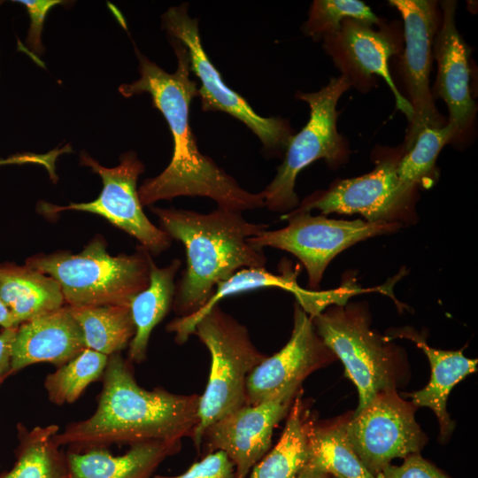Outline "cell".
Masks as SVG:
<instances>
[{
    "mask_svg": "<svg viewBox=\"0 0 478 478\" xmlns=\"http://www.w3.org/2000/svg\"><path fill=\"white\" fill-rule=\"evenodd\" d=\"M14 2L23 4L30 17V27L26 40L27 46L35 54H42L43 47L41 35L46 15L51 8L64 2L59 0H19Z\"/></svg>",
    "mask_w": 478,
    "mask_h": 478,
    "instance_id": "cell-33",
    "label": "cell"
},
{
    "mask_svg": "<svg viewBox=\"0 0 478 478\" xmlns=\"http://www.w3.org/2000/svg\"><path fill=\"white\" fill-rule=\"evenodd\" d=\"M376 478H450L435 465L423 459L419 453L406 458L400 466L389 465Z\"/></svg>",
    "mask_w": 478,
    "mask_h": 478,
    "instance_id": "cell-32",
    "label": "cell"
},
{
    "mask_svg": "<svg viewBox=\"0 0 478 478\" xmlns=\"http://www.w3.org/2000/svg\"><path fill=\"white\" fill-rule=\"evenodd\" d=\"M188 9V4L169 8L162 16V27L169 38L180 41L188 50L190 71L200 81L197 96L202 110L226 112L242 121L268 152L286 150L292 136L287 120L258 115L240 94L226 85L203 48L198 19L191 18Z\"/></svg>",
    "mask_w": 478,
    "mask_h": 478,
    "instance_id": "cell-8",
    "label": "cell"
},
{
    "mask_svg": "<svg viewBox=\"0 0 478 478\" xmlns=\"http://www.w3.org/2000/svg\"><path fill=\"white\" fill-rule=\"evenodd\" d=\"M457 136L449 123L440 127H426L417 136L412 146L398 160L397 173L401 184L410 191L420 184L432 185L436 174V161L445 143Z\"/></svg>",
    "mask_w": 478,
    "mask_h": 478,
    "instance_id": "cell-28",
    "label": "cell"
},
{
    "mask_svg": "<svg viewBox=\"0 0 478 478\" xmlns=\"http://www.w3.org/2000/svg\"><path fill=\"white\" fill-rule=\"evenodd\" d=\"M389 4L400 12L405 26L403 73L413 112L406 138L408 150L424 128L441 127L429 89L436 12L431 1L390 0Z\"/></svg>",
    "mask_w": 478,
    "mask_h": 478,
    "instance_id": "cell-14",
    "label": "cell"
},
{
    "mask_svg": "<svg viewBox=\"0 0 478 478\" xmlns=\"http://www.w3.org/2000/svg\"><path fill=\"white\" fill-rule=\"evenodd\" d=\"M181 448V441H150L131 445L120 456H113L105 448L68 451V478H150Z\"/></svg>",
    "mask_w": 478,
    "mask_h": 478,
    "instance_id": "cell-20",
    "label": "cell"
},
{
    "mask_svg": "<svg viewBox=\"0 0 478 478\" xmlns=\"http://www.w3.org/2000/svg\"><path fill=\"white\" fill-rule=\"evenodd\" d=\"M351 85L349 78L342 75L332 78L317 92L297 94V98L308 104L310 118L301 131L291 136L274 178L262 191L268 210L289 212L298 206L297 177L315 160L322 158L336 166L346 158V147L336 129V104Z\"/></svg>",
    "mask_w": 478,
    "mask_h": 478,
    "instance_id": "cell-7",
    "label": "cell"
},
{
    "mask_svg": "<svg viewBox=\"0 0 478 478\" xmlns=\"http://www.w3.org/2000/svg\"><path fill=\"white\" fill-rule=\"evenodd\" d=\"M68 306L88 349L109 357L127 348L135 334L128 305Z\"/></svg>",
    "mask_w": 478,
    "mask_h": 478,
    "instance_id": "cell-26",
    "label": "cell"
},
{
    "mask_svg": "<svg viewBox=\"0 0 478 478\" xmlns=\"http://www.w3.org/2000/svg\"><path fill=\"white\" fill-rule=\"evenodd\" d=\"M177 68L169 73L135 48L140 78L124 83L119 91L125 97L148 93L152 105L166 119L173 141L169 165L158 175L144 180L137 189L141 204L177 197H205L218 207L242 212L265 206L264 194L251 193L211 158L201 153L190 126L191 101L198 96L197 82L190 79V63L186 47L170 38Z\"/></svg>",
    "mask_w": 478,
    "mask_h": 478,
    "instance_id": "cell-1",
    "label": "cell"
},
{
    "mask_svg": "<svg viewBox=\"0 0 478 478\" xmlns=\"http://www.w3.org/2000/svg\"><path fill=\"white\" fill-rule=\"evenodd\" d=\"M18 327L4 328L0 333V382L11 374L12 345Z\"/></svg>",
    "mask_w": 478,
    "mask_h": 478,
    "instance_id": "cell-34",
    "label": "cell"
},
{
    "mask_svg": "<svg viewBox=\"0 0 478 478\" xmlns=\"http://www.w3.org/2000/svg\"><path fill=\"white\" fill-rule=\"evenodd\" d=\"M181 262L174 258L165 266L150 262V283L130 303L135 334L129 343L128 360L141 363L146 359L150 335L154 328L173 307L175 275Z\"/></svg>",
    "mask_w": 478,
    "mask_h": 478,
    "instance_id": "cell-23",
    "label": "cell"
},
{
    "mask_svg": "<svg viewBox=\"0 0 478 478\" xmlns=\"http://www.w3.org/2000/svg\"><path fill=\"white\" fill-rule=\"evenodd\" d=\"M80 159L81 165L90 167L101 177L103 189L100 195L94 201L67 206L43 204L44 213L55 214L66 210L92 212L135 238L150 255L166 251L172 238L150 221L139 200L136 183L145 167L136 153H123L120 165L110 168L100 165L86 152L81 153Z\"/></svg>",
    "mask_w": 478,
    "mask_h": 478,
    "instance_id": "cell-11",
    "label": "cell"
},
{
    "mask_svg": "<svg viewBox=\"0 0 478 478\" xmlns=\"http://www.w3.org/2000/svg\"><path fill=\"white\" fill-rule=\"evenodd\" d=\"M347 19H353L369 26L377 24L379 18L365 3L357 0H315L309 17L303 26L305 35L315 40L334 35Z\"/></svg>",
    "mask_w": 478,
    "mask_h": 478,
    "instance_id": "cell-30",
    "label": "cell"
},
{
    "mask_svg": "<svg viewBox=\"0 0 478 478\" xmlns=\"http://www.w3.org/2000/svg\"><path fill=\"white\" fill-rule=\"evenodd\" d=\"M417 407L396 389L379 392L345 420L347 439L366 468L375 477L395 458L419 453L427 438L415 420Z\"/></svg>",
    "mask_w": 478,
    "mask_h": 478,
    "instance_id": "cell-10",
    "label": "cell"
},
{
    "mask_svg": "<svg viewBox=\"0 0 478 478\" xmlns=\"http://www.w3.org/2000/svg\"><path fill=\"white\" fill-rule=\"evenodd\" d=\"M85 349L83 332L66 305L18 327L12 345L11 374L40 362L59 367Z\"/></svg>",
    "mask_w": 478,
    "mask_h": 478,
    "instance_id": "cell-17",
    "label": "cell"
},
{
    "mask_svg": "<svg viewBox=\"0 0 478 478\" xmlns=\"http://www.w3.org/2000/svg\"><path fill=\"white\" fill-rule=\"evenodd\" d=\"M296 478H333L331 475L318 471L305 465Z\"/></svg>",
    "mask_w": 478,
    "mask_h": 478,
    "instance_id": "cell-36",
    "label": "cell"
},
{
    "mask_svg": "<svg viewBox=\"0 0 478 478\" xmlns=\"http://www.w3.org/2000/svg\"><path fill=\"white\" fill-rule=\"evenodd\" d=\"M344 423L345 420L321 425L312 422L305 465L333 478H376L366 468L351 446Z\"/></svg>",
    "mask_w": 478,
    "mask_h": 478,
    "instance_id": "cell-25",
    "label": "cell"
},
{
    "mask_svg": "<svg viewBox=\"0 0 478 478\" xmlns=\"http://www.w3.org/2000/svg\"><path fill=\"white\" fill-rule=\"evenodd\" d=\"M281 219L287 220L288 225L265 230L248 238V242L258 249L272 247L293 254L304 265L312 289L319 287L328 265L337 254L360 241L393 232L400 226L397 222L334 220L292 211Z\"/></svg>",
    "mask_w": 478,
    "mask_h": 478,
    "instance_id": "cell-9",
    "label": "cell"
},
{
    "mask_svg": "<svg viewBox=\"0 0 478 478\" xmlns=\"http://www.w3.org/2000/svg\"><path fill=\"white\" fill-rule=\"evenodd\" d=\"M0 298L17 327L65 305L59 283L27 265L0 264Z\"/></svg>",
    "mask_w": 478,
    "mask_h": 478,
    "instance_id": "cell-22",
    "label": "cell"
},
{
    "mask_svg": "<svg viewBox=\"0 0 478 478\" xmlns=\"http://www.w3.org/2000/svg\"><path fill=\"white\" fill-rule=\"evenodd\" d=\"M58 425L23 428L14 467L3 478H68L66 455L54 436Z\"/></svg>",
    "mask_w": 478,
    "mask_h": 478,
    "instance_id": "cell-27",
    "label": "cell"
},
{
    "mask_svg": "<svg viewBox=\"0 0 478 478\" xmlns=\"http://www.w3.org/2000/svg\"><path fill=\"white\" fill-rule=\"evenodd\" d=\"M0 326L4 328H11L17 327L12 318L8 308L4 305L0 298Z\"/></svg>",
    "mask_w": 478,
    "mask_h": 478,
    "instance_id": "cell-35",
    "label": "cell"
},
{
    "mask_svg": "<svg viewBox=\"0 0 478 478\" xmlns=\"http://www.w3.org/2000/svg\"><path fill=\"white\" fill-rule=\"evenodd\" d=\"M311 317L317 335L343 362L356 385L364 408L381 391L394 389L397 354L386 337L370 328L367 311L360 304L334 305Z\"/></svg>",
    "mask_w": 478,
    "mask_h": 478,
    "instance_id": "cell-6",
    "label": "cell"
},
{
    "mask_svg": "<svg viewBox=\"0 0 478 478\" xmlns=\"http://www.w3.org/2000/svg\"><path fill=\"white\" fill-rule=\"evenodd\" d=\"M397 163L398 160H382L368 173L341 180L327 190L308 196L292 212H310L317 209L325 215L358 213L369 222H397L412 194L398 179Z\"/></svg>",
    "mask_w": 478,
    "mask_h": 478,
    "instance_id": "cell-12",
    "label": "cell"
},
{
    "mask_svg": "<svg viewBox=\"0 0 478 478\" xmlns=\"http://www.w3.org/2000/svg\"><path fill=\"white\" fill-rule=\"evenodd\" d=\"M312 422L305 411L299 390L278 443L252 467L249 478H296L308 459V435Z\"/></svg>",
    "mask_w": 478,
    "mask_h": 478,
    "instance_id": "cell-24",
    "label": "cell"
},
{
    "mask_svg": "<svg viewBox=\"0 0 478 478\" xmlns=\"http://www.w3.org/2000/svg\"><path fill=\"white\" fill-rule=\"evenodd\" d=\"M442 7V27L434 40L437 62L436 91L446 103L449 124L459 135L468 127L475 112L469 89V51L455 25L456 2L443 1Z\"/></svg>",
    "mask_w": 478,
    "mask_h": 478,
    "instance_id": "cell-18",
    "label": "cell"
},
{
    "mask_svg": "<svg viewBox=\"0 0 478 478\" xmlns=\"http://www.w3.org/2000/svg\"><path fill=\"white\" fill-rule=\"evenodd\" d=\"M161 229L180 241L186 267L175 285L173 309L178 317L190 316L209 301L216 286L243 268L265 267L263 249L248 242L268 225L246 220L242 212L218 207L209 213L152 207Z\"/></svg>",
    "mask_w": 478,
    "mask_h": 478,
    "instance_id": "cell-3",
    "label": "cell"
},
{
    "mask_svg": "<svg viewBox=\"0 0 478 478\" xmlns=\"http://www.w3.org/2000/svg\"><path fill=\"white\" fill-rule=\"evenodd\" d=\"M394 337L412 340L427 355L430 366L429 382L421 389L406 394L416 407H428L437 417L440 437L446 440L454 428L446 405L453 387L477 370V359L468 358L462 351H443L431 348L423 336L411 328L392 333Z\"/></svg>",
    "mask_w": 478,
    "mask_h": 478,
    "instance_id": "cell-21",
    "label": "cell"
},
{
    "mask_svg": "<svg viewBox=\"0 0 478 478\" xmlns=\"http://www.w3.org/2000/svg\"><path fill=\"white\" fill-rule=\"evenodd\" d=\"M193 335L211 355L207 385L199 400V422L191 438L199 451L204 430L246 405L247 377L266 355L253 344L247 328L219 305L197 322Z\"/></svg>",
    "mask_w": 478,
    "mask_h": 478,
    "instance_id": "cell-5",
    "label": "cell"
},
{
    "mask_svg": "<svg viewBox=\"0 0 478 478\" xmlns=\"http://www.w3.org/2000/svg\"><path fill=\"white\" fill-rule=\"evenodd\" d=\"M297 392L244 405L225 415L204 430L201 447L204 445L207 453L225 452L235 466V478H247L270 449L274 429L288 414Z\"/></svg>",
    "mask_w": 478,
    "mask_h": 478,
    "instance_id": "cell-15",
    "label": "cell"
},
{
    "mask_svg": "<svg viewBox=\"0 0 478 478\" xmlns=\"http://www.w3.org/2000/svg\"><path fill=\"white\" fill-rule=\"evenodd\" d=\"M151 255L142 246L132 254L111 256L101 236L78 254L56 251L36 254L26 265L54 278L66 305H128L150 283Z\"/></svg>",
    "mask_w": 478,
    "mask_h": 478,
    "instance_id": "cell-4",
    "label": "cell"
},
{
    "mask_svg": "<svg viewBox=\"0 0 478 478\" xmlns=\"http://www.w3.org/2000/svg\"><path fill=\"white\" fill-rule=\"evenodd\" d=\"M103 387L94 413L58 432V446L81 451L113 443L181 441L198 425L200 395H181L138 385L130 362L120 353L108 357Z\"/></svg>",
    "mask_w": 478,
    "mask_h": 478,
    "instance_id": "cell-2",
    "label": "cell"
},
{
    "mask_svg": "<svg viewBox=\"0 0 478 478\" xmlns=\"http://www.w3.org/2000/svg\"><path fill=\"white\" fill-rule=\"evenodd\" d=\"M108 356L86 348L66 364L48 374L44 387L52 404L75 402L92 382L102 378Z\"/></svg>",
    "mask_w": 478,
    "mask_h": 478,
    "instance_id": "cell-29",
    "label": "cell"
},
{
    "mask_svg": "<svg viewBox=\"0 0 478 478\" xmlns=\"http://www.w3.org/2000/svg\"><path fill=\"white\" fill-rule=\"evenodd\" d=\"M150 478H235V468L225 452L216 451L208 452L179 475H154Z\"/></svg>",
    "mask_w": 478,
    "mask_h": 478,
    "instance_id": "cell-31",
    "label": "cell"
},
{
    "mask_svg": "<svg viewBox=\"0 0 478 478\" xmlns=\"http://www.w3.org/2000/svg\"><path fill=\"white\" fill-rule=\"evenodd\" d=\"M3 4V1H0V5Z\"/></svg>",
    "mask_w": 478,
    "mask_h": 478,
    "instance_id": "cell-37",
    "label": "cell"
},
{
    "mask_svg": "<svg viewBox=\"0 0 478 478\" xmlns=\"http://www.w3.org/2000/svg\"><path fill=\"white\" fill-rule=\"evenodd\" d=\"M297 275L298 273L289 267H282L280 274H274L265 267L238 270L216 286L212 296L204 307L190 316L173 320L167 324L166 330L174 333L177 343L183 344L193 335L197 322L222 298L264 288H277L292 293L296 302L311 317L320 313L330 304L331 292L304 289L297 283Z\"/></svg>",
    "mask_w": 478,
    "mask_h": 478,
    "instance_id": "cell-19",
    "label": "cell"
},
{
    "mask_svg": "<svg viewBox=\"0 0 478 478\" xmlns=\"http://www.w3.org/2000/svg\"><path fill=\"white\" fill-rule=\"evenodd\" d=\"M336 358L317 335L312 318L296 302L293 329L278 352L260 362L246 380V405H257L281 394L297 392L312 372Z\"/></svg>",
    "mask_w": 478,
    "mask_h": 478,
    "instance_id": "cell-13",
    "label": "cell"
},
{
    "mask_svg": "<svg viewBox=\"0 0 478 478\" xmlns=\"http://www.w3.org/2000/svg\"><path fill=\"white\" fill-rule=\"evenodd\" d=\"M323 39L327 52L351 83L354 78L368 79L373 74L381 76L391 89L397 110L407 117L409 122L412 121V106L397 90L389 71V58L399 50L398 42L389 33L374 31L367 24L347 19L343 21L339 32Z\"/></svg>",
    "mask_w": 478,
    "mask_h": 478,
    "instance_id": "cell-16",
    "label": "cell"
}]
</instances>
